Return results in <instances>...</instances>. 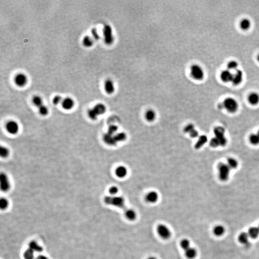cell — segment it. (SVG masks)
I'll return each instance as SVG.
<instances>
[{"label":"cell","mask_w":259,"mask_h":259,"mask_svg":"<svg viewBox=\"0 0 259 259\" xmlns=\"http://www.w3.org/2000/svg\"><path fill=\"white\" fill-rule=\"evenodd\" d=\"M208 141V138L205 135H201L199 136L198 140L195 144V148L199 149L204 146Z\"/></svg>","instance_id":"e0dca14e"},{"label":"cell","mask_w":259,"mask_h":259,"mask_svg":"<svg viewBox=\"0 0 259 259\" xmlns=\"http://www.w3.org/2000/svg\"><path fill=\"white\" fill-rule=\"evenodd\" d=\"M145 118L148 122H152L155 120L156 113L152 109H149L145 113Z\"/></svg>","instance_id":"44dd1931"},{"label":"cell","mask_w":259,"mask_h":259,"mask_svg":"<svg viewBox=\"0 0 259 259\" xmlns=\"http://www.w3.org/2000/svg\"><path fill=\"white\" fill-rule=\"evenodd\" d=\"M180 246L182 249L185 251L186 250L188 249L189 248H190V242L188 239H184L181 240L180 242Z\"/></svg>","instance_id":"836d02e7"},{"label":"cell","mask_w":259,"mask_h":259,"mask_svg":"<svg viewBox=\"0 0 259 259\" xmlns=\"http://www.w3.org/2000/svg\"><path fill=\"white\" fill-rule=\"evenodd\" d=\"M190 74L193 79L201 81L204 78V73L203 68L198 64H193L190 68Z\"/></svg>","instance_id":"8992f818"},{"label":"cell","mask_w":259,"mask_h":259,"mask_svg":"<svg viewBox=\"0 0 259 259\" xmlns=\"http://www.w3.org/2000/svg\"><path fill=\"white\" fill-rule=\"evenodd\" d=\"M114 138L117 142H121L124 141L126 139L127 135L125 133L121 132L115 134Z\"/></svg>","instance_id":"1f68e13d"},{"label":"cell","mask_w":259,"mask_h":259,"mask_svg":"<svg viewBox=\"0 0 259 259\" xmlns=\"http://www.w3.org/2000/svg\"><path fill=\"white\" fill-rule=\"evenodd\" d=\"M124 215L127 219L129 220L134 221L136 218V213L132 209H126L124 212Z\"/></svg>","instance_id":"7402d4cb"},{"label":"cell","mask_w":259,"mask_h":259,"mask_svg":"<svg viewBox=\"0 0 259 259\" xmlns=\"http://www.w3.org/2000/svg\"><path fill=\"white\" fill-rule=\"evenodd\" d=\"M93 109L98 115V116L99 115L104 114L106 112V107L104 104L102 103H98L96 104Z\"/></svg>","instance_id":"ffe728a7"},{"label":"cell","mask_w":259,"mask_h":259,"mask_svg":"<svg viewBox=\"0 0 259 259\" xmlns=\"http://www.w3.org/2000/svg\"><path fill=\"white\" fill-rule=\"evenodd\" d=\"M115 174L119 178H125L128 174V170L125 166H120L116 168Z\"/></svg>","instance_id":"2e32d148"},{"label":"cell","mask_w":259,"mask_h":259,"mask_svg":"<svg viewBox=\"0 0 259 259\" xmlns=\"http://www.w3.org/2000/svg\"><path fill=\"white\" fill-rule=\"evenodd\" d=\"M88 116L92 120H96L98 118V115H97L93 109H90L88 111Z\"/></svg>","instance_id":"f35d334b"},{"label":"cell","mask_w":259,"mask_h":259,"mask_svg":"<svg viewBox=\"0 0 259 259\" xmlns=\"http://www.w3.org/2000/svg\"><path fill=\"white\" fill-rule=\"evenodd\" d=\"M227 164L231 169H236L238 168L239 162L237 159L233 158H228L227 160Z\"/></svg>","instance_id":"484cf974"},{"label":"cell","mask_w":259,"mask_h":259,"mask_svg":"<svg viewBox=\"0 0 259 259\" xmlns=\"http://www.w3.org/2000/svg\"><path fill=\"white\" fill-rule=\"evenodd\" d=\"M23 256L25 259H34L35 257L34 252L30 248H28L24 252Z\"/></svg>","instance_id":"4dcf8cb0"},{"label":"cell","mask_w":259,"mask_h":259,"mask_svg":"<svg viewBox=\"0 0 259 259\" xmlns=\"http://www.w3.org/2000/svg\"><path fill=\"white\" fill-rule=\"evenodd\" d=\"M9 150L5 147H1L0 149V155L1 158H6L9 155Z\"/></svg>","instance_id":"74e56055"},{"label":"cell","mask_w":259,"mask_h":259,"mask_svg":"<svg viewBox=\"0 0 259 259\" xmlns=\"http://www.w3.org/2000/svg\"><path fill=\"white\" fill-rule=\"evenodd\" d=\"M32 102L34 105L38 107V108L43 105L42 98L39 96H33L32 98Z\"/></svg>","instance_id":"f546056e"},{"label":"cell","mask_w":259,"mask_h":259,"mask_svg":"<svg viewBox=\"0 0 259 259\" xmlns=\"http://www.w3.org/2000/svg\"><path fill=\"white\" fill-rule=\"evenodd\" d=\"M194 129H195L194 128V125L193 124H188V125H187L185 127V128L184 129V131L185 133H190Z\"/></svg>","instance_id":"f6af8a7d"},{"label":"cell","mask_w":259,"mask_h":259,"mask_svg":"<svg viewBox=\"0 0 259 259\" xmlns=\"http://www.w3.org/2000/svg\"><path fill=\"white\" fill-rule=\"evenodd\" d=\"M248 101L252 105H256L259 103V95L257 93H252L248 96Z\"/></svg>","instance_id":"d6986e66"},{"label":"cell","mask_w":259,"mask_h":259,"mask_svg":"<svg viewBox=\"0 0 259 259\" xmlns=\"http://www.w3.org/2000/svg\"><path fill=\"white\" fill-rule=\"evenodd\" d=\"M233 74L228 70H226L222 71L221 73L220 78L222 81L225 83L232 82L233 78Z\"/></svg>","instance_id":"9a60e30c"},{"label":"cell","mask_w":259,"mask_h":259,"mask_svg":"<svg viewBox=\"0 0 259 259\" xmlns=\"http://www.w3.org/2000/svg\"><path fill=\"white\" fill-rule=\"evenodd\" d=\"M91 33L93 36V39L95 40H98L100 39V36L98 33V30L96 28H93L91 30Z\"/></svg>","instance_id":"60d3db41"},{"label":"cell","mask_w":259,"mask_h":259,"mask_svg":"<svg viewBox=\"0 0 259 259\" xmlns=\"http://www.w3.org/2000/svg\"><path fill=\"white\" fill-rule=\"evenodd\" d=\"M248 233H242L239 235V239L241 243L243 244H247L248 243V239H249Z\"/></svg>","instance_id":"d6a6232c"},{"label":"cell","mask_w":259,"mask_h":259,"mask_svg":"<svg viewBox=\"0 0 259 259\" xmlns=\"http://www.w3.org/2000/svg\"><path fill=\"white\" fill-rule=\"evenodd\" d=\"M63 98H61V96L60 95H56L54 96L53 98V104L55 105H57L60 103H61V102L63 101Z\"/></svg>","instance_id":"7bdbcfd3"},{"label":"cell","mask_w":259,"mask_h":259,"mask_svg":"<svg viewBox=\"0 0 259 259\" xmlns=\"http://www.w3.org/2000/svg\"><path fill=\"white\" fill-rule=\"evenodd\" d=\"M82 43L84 47L86 48H90L94 44L93 39L89 36H86L83 38Z\"/></svg>","instance_id":"cb8c5ba5"},{"label":"cell","mask_w":259,"mask_h":259,"mask_svg":"<svg viewBox=\"0 0 259 259\" xmlns=\"http://www.w3.org/2000/svg\"><path fill=\"white\" fill-rule=\"evenodd\" d=\"M250 26H251L250 21L247 18H244L240 21V27L243 30H248L250 28Z\"/></svg>","instance_id":"4316f807"},{"label":"cell","mask_w":259,"mask_h":259,"mask_svg":"<svg viewBox=\"0 0 259 259\" xmlns=\"http://www.w3.org/2000/svg\"><path fill=\"white\" fill-rule=\"evenodd\" d=\"M257 134H258V135L259 136V130H258V132L257 133Z\"/></svg>","instance_id":"f907efd6"},{"label":"cell","mask_w":259,"mask_h":259,"mask_svg":"<svg viewBox=\"0 0 259 259\" xmlns=\"http://www.w3.org/2000/svg\"><path fill=\"white\" fill-rule=\"evenodd\" d=\"M104 89L106 92L109 95H111L115 91V85L112 80L107 79L104 83Z\"/></svg>","instance_id":"5bb4252c"},{"label":"cell","mask_w":259,"mask_h":259,"mask_svg":"<svg viewBox=\"0 0 259 259\" xmlns=\"http://www.w3.org/2000/svg\"><path fill=\"white\" fill-rule=\"evenodd\" d=\"M243 72L240 70H237L235 73L233 74V78L232 82L234 85H239L241 83L243 80Z\"/></svg>","instance_id":"4fadbf2b"},{"label":"cell","mask_w":259,"mask_h":259,"mask_svg":"<svg viewBox=\"0 0 259 259\" xmlns=\"http://www.w3.org/2000/svg\"><path fill=\"white\" fill-rule=\"evenodd\" d=\"M9 205L8 201L5 198H1L0 200V208L1 210H5Z\"/></svg>","instance_id":"d590c367"},{"label":"cell","mask_w":259,"mask_h":259,"mask_svg":"<svg viewBox=\"0 0 259 259\" xmlns=\"http://www.w3.org/2000/svg\"><path fill=\"white\" fill-rule=\"evenodd\" d=\"M258 228H259V227H258Z\"/></svg>","instance_id":"816d5d0a"},{"label":"cell","mask_w":259,"mask_h":259,"mask_svg":"<svg viewBox=\"0 0 259 259\" xmlns=\"http://www.w3.org/2000/svg\"><path fill=\"white\" fill-rule=\"evenodd\" d=\"M222 103L224 108L230 113L236 112L239 109L238 102L232 98H226Z\"/></svg>","instance_id":"5b68a950"},{"label":"cell","mask_w":259,"mask_h":259,"mask_svg":"<svg viewBox=\"0 0 259 259\" xmlns=\"http://www.w3.org/2000/svg\"><path fill=\"white\" fill-rule=\"evenodd\" d=\"M189 134H190V136L191 137L193 138H197L199 136V133H198V131L194 129Z\"/></svg>","instance_id":"bcb514c9"},{"label":"cell","mask_w":259,"mask_h":259,"mask_svg":"<svg viewBox=\"0 0 259 259\" xmlns=\"http://www.w3.org/2000/svg\"><path fill=\"white\" fill-rule=\"evenodd\" d=\"M214 136L211 139L210 145L213 148L225 147L228 140L225 136V130L222 126H217L214 129Z\"/></svg>","instance_id":"6da1fadb"},{"label":"cell","mask_w":259,"mask_h":259,"mask_svg":"<svg viewBox=\"0 0 259 259\" xmlns=\"http://www.w3.org/2000/svg\"><path fill=\"white\" fill-rule=\"evenodd\" d=\"M7 131L12 134H15L19 131V126L18 123L14 120H10L6 125Z\"/></svg>","instance_id":"30bf717a"},{"label":"cell","mask_w":259,"mask_h":259,"mask_svg":"<svg viewBox=\"0 0 259 259\" xmlns=\"http://www.w3.org/2000/svg\"><path fill=\"white\" fill-rule=\"evenodd\" d=\"M197 251L194 248H189L185 250V255L189 259H193L196 256Z\"/></svg>","instance_id":"d4e9b609"},{"label":"cell","mask_w":259,"mask_h":259,"mask_svg":"<svg viewBox=\"0 0 259 259\" xmlns=\"http://www.w3.org/2000/svg\"><path fill=\"white\" fill-rule=\"evenodd\" d=\"M104 200L107 204L112 205L118 208H123L125 206V200L123 197L117 196H106L104 198Z\"/></svg>","instance_id":"7a4b0ae2"},{"label":"cell","mask_w":259,"mask_h":259,"mask_svg":"<svg viewBox=\"0 0 259 259\" xmlns=\"http://www.w3.org/2000/svg\"><path fill=\"white\" fill-rule=\"evenodd\" d=\"M117 130H118V127L117 126L114 125H110V126L109 127V128H108V133L109 134L113 135L116 133Z\"/></svg>","instance_id":"ee69618b"},{"label":"cell","mask_w":259,"mask_h":259,"mask_svg":"<svg viewBox=\"0 0 259 259\" xmlns=\"http://www.w3.org/2000/svg\"><path fill=\"white\" fill-rule=\"evenodd\" d=\"M257 60H258L259 62V54H258V56L257 57Z\"/></svg>","instance_id":"681fc988"},{"label":"cell","mask_w":259,"mask_h":259,"mask_svg":"<svg viewBox=\"0 0 259 259\" xmlns=\"http://www.w3.org/2000/svg\"><path fill=\"white\" fill-rule=\"evenodd\" d=\"M29 248L33 250L34 252H41L43 251L42 247L35 241H32L30 242L29 244Z\"/></svg>","instance_id":"603a6c76"},{"label":"cell","mask_w":259,"mask_h":259,"mask_svg":"<svg viewBox=\"0 0 259 259\" xmlns=\"http://www.w3.org/2000/svg\"><path fill=\"white\" fill-rule=\"evenodd\" d=\"M249 141L250 144L253 145L259 144V136L256 134H252L250 135Z\"/></svg>","instance_id":"83f0119b"},{"label":"cell","mask_w":259,"mask_h":259,"mask_svg":"<svg viewBox=\"0 0 259 259\" xmlns=\"http://www.w3.org/2000/svg\"><path fill=\"white\" fill-rule=\"evenodd\" d=\"M28 77L23 73L17 74L14 78V82L16 85L20 88L25 86L28 83Z\"/></svg>","instance_id":"ba28073f"},{"label":"cell","mask_w":259,"mask_h":259,"mask_svg":"<svg viewBox=\"0 0 259 259\" xmlns=\"http://www.w3.org/2000/svg\"><path fill=\"white\" fill-rule=\"evenodd\" d=\"M147 259H158L156 257L154 256L149 257V258H148Z\"/></svg>","instance_id":"c3c4849f"},{"label":"cell","mask_w":259,"mask_h":259,"mask_svg":"<svg viewBox=\"0 0 259 259\" xmlns=\"http://www.w3.org/2000/svg\"><path fill=\"white\" fill-rule=\"evenodd\" d=\"M36 259H49L48 258H47V257L43 255H40L38 256L37 257H36Z\"/></svg>","instance_id":"7dc6e473"},{"label":"cell","mask_w":259,"mask_h":259,"mask_svg":"<svg viewBox=\"0 0 259 259\" xmlns=\"http://www.w3.org/2000/svg\"><path fill=\"white\" fill-rule=\"evenodd\" d=\"M157 232L159 237L162 239H169L171 236L170 229L164 224H159L157 226Z\"/></svg>","instance_id":"52a82bcc"},{"label":"cell","mask_w":259,"mask_h":259,"mask_svg":"<svg viewBox=\"0 0 259 259\" xmlns=\"http://www.w3.org/2000/svg\"><path fill=\"white\" fill-rule=\"evenodd\" d=\"M39 113L42 116H46L49 113V109L46 106L43 105L39 108Z\"/></svg>","instance_id":"ab89813d"},{"label":"cell","mask_w":259,"mask_h":259,"mask_svg":"<svg viewBox=\"0 0 259 259\" xmlns=\"http://www.w3.org/2000/svg\"><path fill=\"white\" fill-rule=\"evenodd\" d=\"M224 232H225L224 228L221 225H217L214 229V233L215 235L217 236L222 235L224 234Z\"/></svg>","instance_id":"e575fe53"},{"label":"cell","mask_w":259,"mask_h":259,"mask_svg":"<svg viewBox=\"0 0 259 259\" xmlns=\"http://www.w3.org/2000/svg\"><path fill=\"white\" fill-rule=\"evenodd\" d=\"M159 196L158 193L155 191H150L145 195V200L147 203L154 204L158 201Z\"/></svg>","instance_id":"7c38bea8"},{"label":"cell","mask_w":259,"mask_h":259,"mask_svg":"<svg viewBox=\"0 0 259 259\" xmlns=\"http://www.w3.org/2000/svg\"><path fill=\"white\" fill-rule=\"evenodd\" d=\"M238 63L235 61H229V63H228L227 67H228V70H236L238 68Z\"/></svg>","instance_id":"8d00e7d4"},{"label":"cell","mask_w":259,"mask_h":259,"mask_svg":"<svg viewBox=\"0 0 259 259\" xmlns=\"http://www.w3.org/2000/svg\"><path fill=\"white\" fill-rule=\"evenodd\" d=\"M103 140L104 142L107 144L109 145H115L117 144L116 141L115 140L114 136L112 134H109L108 133L105 134L103 136Z\"/></svg>","instance_id":"ac0fdd59"},{"label":"cell","mask_w":259,"mask_h":259,"mask_svg":"<svg viewBox=\"0 0 259 259\" xmlns=\"http://www.w3.org/2000/svg\"><path fill=\"white\" fill-rule=\"evenodd\" d=\"M103 35L104 42L107 45H111L114 41L112 28L109 25L106 24L103 28Z\"/></svg>","instance_id":"277c9868"},{"label":"cell","mask_w":259,"mask_h":259,"mask_svg":"<svg viewBox=\"0 0 259 259\" xmlns=\"http://www.w3.org/2000/svg\"><path fill=\"white\" fill-rule=\"evenodd\" d=\"M248 235L250 237L253 239H255L258 237L259 235V229L258 228L252 227L249 229L248 232Z\"/></svg>","instance_id":"f1b7e54d"},{"label":"cell","mask_w":259,"mask_h":259,"mask_svg":"<svg viewBox=\"0 0 259 259\" xmlns=\"http://www.w3.org/2000/svg\"><path fill=\"white\" fill-rule=\"evenodd\" d=\"M218 177L220 180L222 182H226L229 179L230 173L231 169L228 164L220 163L217 166Z\"/></svg>","instance_id":"3957f363"},{"label":"cell","mask_w":259,"mask_h":259,"mask_svg":"<svg viewBox=\"0 0 259 259\" xmlns=\"http://www.w3.org/2000/svg\"><path fill=\"white\" fill-rule=\"evenodd\" d=\"M61 106L63 109L65 110H70L74 108V99L70 97H66L63 99L61 103Z\"/></svg>","instance_id":"8fae6325"},{"label":"cell","mask_w":259,"mask_h":259,"mask_svg":"<svg viewBox=\"0 0 259 259\" xmlns=\"http://www.w3.org/2000/svg\"><path fill=\"white\" fill-rule=\"evenodd\" d=\"M109 192L111 196H115L118 193L119 189L117 187L113 186L109 189Z\"/></svg>","instance_id":"b9f144b4"},{"label":"cell","mask_w":259,"mask_h":259,"mask_svg":"<svg viewBox=\"0 0 259 259\" xmlns=\"http://www.w3.org/2000/svg\"><path fill=\"white\" fill-rule=\"evenodd\" d=\"M0 183L1 190L4 192H7L10 188V182L9 179L5 173H1L0 175Z\"/></svg>","instance_id":"9c48e42d"}]
</instances>
